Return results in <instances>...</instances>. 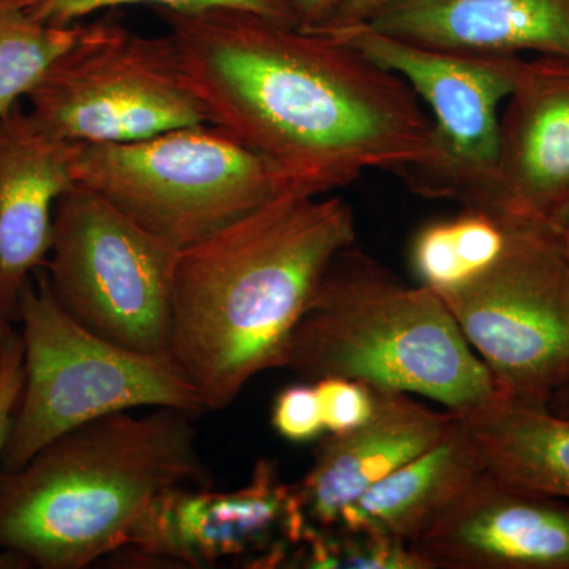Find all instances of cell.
I'll return each mask as SVG.
<instances>
[{
  "mask_svg": "<svg viewBox=\"0 0 569 569\" xmlns=\"http://www.w3.org/2000/svg\"><path fill=\"white\" fill-rule=\"evenodd\" d=\"M211 126L268 160L290 189L325 194L432 157L433 126L395 71L332 39L242 10H159Z\"/></svg>",
  "mask_w": 569,
  "mask_h": 569,
  "instance_id": "cell-1",
  "label": "cell"
},
{
  "mask_svg": "<svg viewBox=\"0 0 569 569\" xmlns=\"http://www.w3.org/2000/svg\"><path fill=\"white\" fill-rule=\"evenodd\" d=\"M356 244L343 198L283 190L179 250L171 287V359L206 411L283 369L288 343L332 260Z\"/></svg>",
  "mask_w": 569,
  "mask_h": 569,
  "instance_id": "cell-2",
  "label": "cell"
},
{
  "mask_svg": "<svg viewBox=\"0 0 569 569\" xmlns=\"http://www.w3.org/2000/svg\"><path fill=\"white\" fill-rule=\"evenodd\" d=\"M192 417L174 408L108 415L0 473V548L41 569L107 560L164 490L211 488Z\"/></svg>",
  "mask_w": 569,
  "mask_h": 569,
  "instance_id": "cell-3",
  "label": "cell"
},
{
  "mask_svg": "<svg viewBox=\"0 0 569 569\" xmlns=\"http://www.w3.org/2000/svg\"><path fill=\"white\" fill-rule=\"evenodd\" d=\"M283 369L307 383L340 377L427 397L452 413L500 396L440 295L403 282L356 244L326 271Z\"/></svg>",
  "mask_w": 569,
  "mask_h": 569,
  "instance_id": "cell-4",
  "label": "cell"
},
{
  "mask_svg": "<svg viewBox=\"0 0 569 569\" xmlns=\"http://www.w3.org/2000/svg\"><path fill=\"white\" fill-rule=\"evenodd\" d=\"M18 323L24 387L0 473L17 471L56 438L108 415L206 411L171 359L116 346L67 316L41 268L22 288Z\"/></svg>",
  "mask_w": 569,
  "mask_h": 569,
  "instance_id": "cell-5",
  "label": "cell"
},
{
  "mask_svg": "<svg viewBox=\"0 0 569 569\" xmlns=\"http://www.w3.org/2000/svg\"><path fill=\"white\" fill-rule=\"evenodd\" d=\"M77 182L176 250L290 189L268 160L209 123L140 141L82 144Z\"/></svg>",
  "mask_w": 569,
  "mask_h": 569,
  "instance_id": "cell-6",
  "label": "cell"
},
{
  "mask_svg": "<svg viewBox=\"0 0 569 569\" xmlns=\"http://www.w3.org/2000/svg\"><path fill=\"white\" fill-rule=\"evenodd\" d=\"M505 223L500 257L437 293L498 392L552 411L569 391V244L549 228Z\"/></svg>",
  "mask_w": 569,
  "mask_h": 569,
  "instance_id": "cell-7",
  "label": "cell"
},
{
  "mask_svg": "<svg viewBox=\"0 0 569 569\" xmlns=\"http://www.w3.org/2000/svg\"><path fill=\"white\" fill-rule=\"evenodd\" d=\"M178 252L77 182L56 204L51 249L41 269L63 312L88 331L171 359Z\"/></svg>",
  "mask_w": 569,
  "mask_h": 569,
  "instance_id": "cell-8",
  "label": "cell"
},
{
  "mask_svg": "<svg viewBox=\"0 0 569 569\" xmlns=\"http://www.w3.org/2000/svg\"><path fill=\"white\" fill-rule=\"evenodd\" d=\"M28 99L44 130L78 144L211 126L168 36L144 37L110 21L89 24Z\"/></svg>",
  "mask_w": 569,
  "mask_h": 569,
  "instance_id": "cell-9",
  "label": "cell"
},
{
  "mask_svg": "<svg viewBox=\"0 0 569 569\" xmlns=\"http://www.w3.org/2000/svg\"><path fill=\"white\" fill-rule=\"evenodd\" d=\"M312 32L343 41L395 71L425 104L433 126L432 157L400 179L419 197L488 211L497 187L501 112L522 62L516 56L433 50L362 22Z\"/></svg>",
  "mask_w": 569,
  "mask_h": 569,
  "instance_id": "cell-10",
  "label": "cell"
},
{
  "mask_svg": "<svg viewBox=\"0 0 569 569\" xmlns=\"http://www.w3.org/2000/svg\"><path fill=\"white\" fill-rule=\"evenodd\" d=\"M306 527L295 485L283 481L276 462L261 459L249 482L233 492L164 490L111 557L148 568H206L222 561L284 568Z\"/></svg>",
  "mask_w": 569,
  "mask_h": 569,
  "instance_id": "cell-11",
  "label": "cell"
},
{
  "mask_svg": "<svg viewBox=\"0 0 569 569\" xmlns=\"http://www.w3.org/2000/svg\"><path fill=\"white\" fill-rule=\"evenodd\" d=\"M408 548L425 569H569V501L482 470Z\"/></svg>",
  "mask_w": 569,
  "mask_h": 569,
  "instance_id": "cell-12",
  "label": "cell"
},
{
  "mask_svg": "<svg viewBox=\"0 0 569 569\" xmlns=\"http://www.w3.org/2000/svg\"><path fill=\"white\" fill-rule=\"evenodd\" d=\"M523 66L501 112L500 160L488 212L508 223L569 228V61Z\"/></svg>",
  "mask_w": 569,
  "mask_h": 569,
  "instance_id": "cell-13",
  "label": "cell"
},
{
  "mask_svg": "<svg viewBox=\"0 0 569 569\" xmlns=\"http://www.w3.org/2000/svg\"><path fill=\"white\" fill-rule=\"evenodd\" d=\"M78 142L44 130L31 112L0 116V318L18 323L22 288L50 253L59 198L77 183Z\"/></svg>",
  "mask_w": 569,
  "mask_h": 569,
  "instance_id": "cell-14",
  "label": "cell"
},
{
  "mask_svg": "<svg viewBox=\"0 0 569 569\" xmlns=\"http://www.w3.org/2000/svg\"><path fill=\"white\" fill-rule=\"evenodd\" d=\"M373 397L370 418L321 440L312 467L295 485L302 515L316 529L335 527L348 505L436 447L456 425L452 411L432 410L407 392L373 388Z\"/></svg>",
  "mask_w": 569,
  "mask_h": 569,
  "instance_id": "cell-15",
  "label": "cell"
},
{
  "mask_svg": "<svg viewBox=\"0 0 569 569\" xmlns=\"http://www.w3.org/2000/svg\"><path fill=\"white\" fill-rule=\"evenodd\" d=\"M362 24L433 50L569 61V0H388Z\"/></svg>",
  "mask_w": 569,
  "mask_h": 569,
  "instance_id": "cell-16",
  "label": "cell"
},
{
  "mask_svg": "<svg viewBox=\"0 0 569 569\" xmlns=\"http://www.w3.org/2000/svg\"><path fill=\"white\" fill-rule=\"evenodd\" d=\"M462 422L348 505L335 527L410 545L481 473ZM332 529V527H331Z\"/></svg>",
  "mask_w": 569,
  "mask_h": 569,
  "instance_id": "cell-17",
  "label": "cell"
},
{
  "mask_svg": "<svg viewBox=\"0 0 569 569\" xmlns=\"http://www.w3.org/2000/svg\"><path fill=\"white\" fill-rule=\"evenodd\" d=\"M456 415L482 470L516 488L569 501V417L501 395Z\"/></svg>",
  "mask_w": 569,
  "mask_h": 569,
  "instance_id": "cell-18",
  "label": "cell"
},
{
  "mask_svg": "<svg viewBox=\"0 0 569 569\" xmlns=\"http://www.w3.org/2000/svg\"><path fill=\"white\" fill-rule=\"evenodd\" d=\"M508 228L481 209L425 224L411 242L410 261L419 282L433 291L459 287L488 269L507 246Z\"/></svg>",
  "mask_w": 569,
  "mask_h": 569,
  "instance_id": "cell-19",
  "label": "cell"
},
{
  "mask_svg": "<svg viewBox=\"0 0 569 569\" xmlns=\"http://www.w3.org/2000/svg\"><path fill=\"white\" fill-rule=\"evenodd\" d=\"M88 26L50 24L33 18L22 0H0V116L28 97Z\"/></svg>",
  "mask_w": 569,
  "mask_h": 569,
  "instance_id": "cell-20",
  "label": "cell"
},
{
  "mask_svg": "<svg viewBox=\"0 0 569 569\" xmlns=\"http://www.w3.org/2000/svg\"><path fill=\"white\" fill-rule=\"evenodd\" d=\"M284 568L425 569L402 542L343 527L316 529L307 523Z\"/></svg>",
  "mask_w": 569,
  "mask_h": 569,
  "instance_id": "cell-21",
  "label": "cell"
},
{
  "mask_svg": "<svg viewBox=\"0 0 569 569\" xmlns=\"http://www.w3.org/2000/svg\"><path fill=\"white\" fill-rule=\"evenodd\" d=\"M26 10L37 20L56 26H71L104 9L121 6H151L176 13L208 10H242L271 20L299 26L293 0H22Z\"/></svg>",
  "mask_w": 569,
  "mask_h": 569,
  "instance_id": "cell-22",
  "label": "cell"
},
{
  "mask_svg": "<svg viewBox=\"0 0 569 569\" xmlns=\"http://www.w3.org/2000/svg\"><path fill=\"white\" fill-rule=\"evenodd\" d=\"M325 429L342 433L361 426L373 411V388L350 378L328 377L313 383Z\"/></svg>",
  "mask_w": 569,
  "mask_h": 569,
  "instance_id": "cell-23",
  "label": "cell"
},
{
  "mask_svg": "<svg viewBox=\"0 0 569 569\" xmlns=\"http://www.w3.org/2000/svg\"><path fill=\"white\" fill-rule=\"evenodd\" d=\"M271 422L280 437L293 443H307L323 436L326 429L313 383L302 381L280 391L272 406Z\"/></svg>",
  "mask_w": 569,
  "mask_h": 569,
  "instance_id": "cell-24",
  "label": "cell"
},
{
  "mask_svg": "<svg viewBox=\"0 0 569 569\" xmlns=\"http://www.w3.org/2000/svg\"><path fill=\"white\" fill-rule=\"evenodd\" d=\"M24 387V353L21 335L14 331L11 337L2 367H0V468L13 427L14 415Z\"/></svg>",
  "mask_w": 569,
  "mask_h": 569,
  "instance_id": "cell-25",
  "label": "cell"
},
{
  "mask_svg": "<svg viewBox=\"0 0 569 569\" xmlns=\"http://www.w3.org/2000/svg\"><path fill=\"white\" fill-rule=\"evenodd\" d=\"M347 2L348 0H293V6L301 28L320 29L335 21Z\"/></svg>",
  "mask_w": 569,
  "mask_h": 569,
  "instance_id": "cell-26",
  "label": "cell"
},
{
  "mask_svg": "<svg viewBox=\"0 0 569 569\" xmlns=\"http://www.w3.org/2000/svg\"><path fill=\"white\" fill-rule=\"evenodd\" d=\"M388 0H348L346 7L340 11L335 21L329 22L325 28H335V26L359 24L366 22L372 17L380 7H383ZM313 31V29H312Z\"/></svg>",
  "mask_w": 569,
  "mask_h": 569,
  "instance_id": "cell-27",
  "label": "cell"
},
{
  "mask_svg": "<svg viewBox=\"0 0 569 569\" xmlns=\"http://www.w3.org/2000/svg\"><path fill=\"white\" fill-rule=\"evenodd\" d=\"M33 568L31 561L13 550L0 548V569Z\"/></svg>",
  "mask_w": 569,
  "mask_h": 569,
  "instance_id": "cell-28",
  "label": "cell"
},
{
  "mask_svg": "<svg viewBox=\"0 0 569 569\" xmlns=\"http://www.w3.org/2000/svg\"><path fill=\"white\" fill-rule=\"evenodd\" d=\"M13 335V323L0 318V367H2L3 356H6L7 347H9L10 339Z\"/></svg>",
  "mask_w": 569,
  "mask_h": 569,
  "instance_id": "cell-29",
  "label": "cell"
},
{
  "mask_svg": "<svg viewBox=\"0 0 569 569\" xmlns=\"http://www.w3.org/2000/svg\"><path fill=\"white\" fill-rule=\"evenodd\" d=\"M553 413L563 415V417H569V391L567 392V396L563 397V399L560 400L559 406L553 408Z\"/></svg>",
  "mask_w": 569,
  "mask_h": 569,
  "instance_id": "cell-30",
  "label": "cell"
},
{
  "mask_svg": "<svg viewBox=\"0 0 569 569\" xmlns=\"http://www.w3.org/2000/svg\"><path fill=\"white\" fill-rule=\"evenodd\" d=\"M567 241H568V244H569V228H568V233H567Z\"/></svg>",
  "mask_w": 569,
  "mask_h": 569,
  "instance_id": "cell-31",
  "label": "cell"
}]
</instances>
